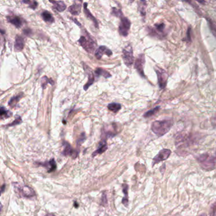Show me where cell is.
Here are the masks:
<instances>
[{"mask_svg":"<svg viewBox=\"0 0 216 216\" xmlns=\"http://www.w3.org/2000/svg\"><path fill=\"white\" fill-rule=\"evenodd\" d=\"M173 125V121L170 119L156 121L152 124V131L158 136H162L167 133Z\"/></svg>","mask_w":216,"mask_h":216,"instance_id":"cell-1","label":"cell"},{"mask_svg":"<svg viewBox=\"0 0 216 216\" xmlns=\"http://www.w3.org/2000/svg\"><path fill=\"white\" fill-rule=\"evenodd\" d=\"M197 161L201 167L207 170L214 169L215 164V157L209 153L200 155L197 157Z\"/></svg>","mask_w":216,"mask_h":216,"instance_id":"cell-2","label":"cell"},{"mask_svg":"<svg viewBox=\"0 0 216 216\" xmlns=\"http://www.w3.org/2000/svg\"><path fill=\"white\" fill-rule=\"evenodd\" d=\"M80 45L87 52L93 53L96 48V42L90 37V36H82L79 39Z\"/></svg>","mask_w":216,"mask_h":216,"instance_id":"cell-3","label":"cell"},{"mask_svg":"<svg viewBox=\"0 0 216 216\" xmlns=\"http://www.w3.org/2000/svg\"><path fill=\"white\" fill-rule=\"evenodd\" d=\"M156 74L157 75V78H158V85H159V88L162 90L165 88L167 83V80L169 78V75L167 74V72L162 69V68H160L158 67H155L154 68Z\"/></svg>","mask_w":216,"mask_h":216,"instance_id":"cell-4","label":"cell"},{"mask_svg":"<svg viewBox=\"0 0 216 216\" xmlns=\"http://www.w3.org/2000/svg\"><path fill=\"white\" fill-rule=\"evenodd\" d=\"M122 59L124 64L127 66L130 67L134 62V56L133 48L131 45L126 46L122 51Z\"/></svg>","mask_w":216,"mask_h":216,"instance_id":"cell-5","label":"cell"},{"mask_svg":"<svg viewBox=\"0 0 216 216\" xmlns=\"http://www.w3.org/2000/svg\"><path fill=\"white\" fill-rule=\"evenodd\" d=\"M131 23L127 17H122L121 20V23L119 27V32L122 36H127L130 29Z\"/></svg>","mask_w":216,"mask_h":216,"instance_id":"cell-6","label":"cell"},{"mask_svg":"<svg viewBox=\"0 0 216 216\" xmlns=\"http://www.w3.org/2000/svg\"><path fill=\"white\" fill-rule=\"evenodd\" d=\"M171 150L169 149H162L158 152L156 156L153 158L152 166L161 162L167 160L171 154Z\"/></svg>","mask_w":216,"mask_h":216,"instance_id":"cell-7","label":"cell"},{"mask_svg":"<svg viewBox=\"0 0 216 216\" xmlns=\"http://www.w3.org/2000/svg\"><path fill=\"white\" fill-rule=\"evenodd\" d=\"M145 55H144L143 54H140L135 61L134 67L138 71V74L142 77H145V73H144V65H145Z\"/></svg>","mask_w":216,"mask_h":216,"instance_id":"cell-8","label":"cell"},{"mask_svg":"<svg viewBox=\"0 0 216 216\" xmlns=\"http://www.w3.org/2000/svg\"><path fill=\"white\" fill-rule=\"evenodd\" d=\"M17 190L19 192V194L23 197L31 198L35 196L36 195L35 192L33 190V189L27 186L17 187Z\"/></svg>","mask_w":216,"mask_h":216,"instance_id":"cell-9","label":"cell"},{"mask_svg":"<svg viewBox=\"0 0 216 216\" xmlns=\"http://www.w3.org/2000/svg\"><path fill=\"white\" fill-rule=\"evenodd\" d=\"M164 29H165V24L164 23L156 24H155V27H150V34L151 35H155V36L161 37V36L164 35Z\"/></svg>","mask_w":216,"mask_h":216,"instance_id":"cell-10","label":"cell"},{"mask_svg":"<svg viewBox=\"0 0 216 216\" xmlns=\"http://www.w3.org/2000/svg\"><path fill=\"white\" fill-rule=\"evenodd\" d=\"M104 55H107V56H110L112 55V51L107 48L105 46H99L96 51H95V56L98 60H99L102 59Z\"/></svg>","mask_w":216,"mask_h":216,"instance_id":"cell-11","label":"cell"},{"mask_svg":"<svg viewBox=\"0 0 216 216\" xmlns=\"http://www.w3.org/2000/svg\"><path fill=\"white\" fill-rule=\"evenodd\" d=\"M64 149L62 152V154L64 155H65V156H73L74 155V158H76L77 156V153L73 149V148L71 147L70 145L68 143L64 142Z\"/></svg>","mask_w":216,"mask_h":216,"instance_id":"cell-12","label":"cell"},{"mask_svg":"<svg viewBox=\"0 0 216 216\" xmlns=\"http://www.w3.org/2000/svg\"><path fill=\"white\" fill-rule=\"evenodd\" d=\"M84 68H85V70L86 71V73H87V74L88 76V81L87 83H86L84 86V90L85 91H86L90 88V86H91L93 84L94 81H95V77H94V75L91 72V69L87 65L84 66Z\"/></svg>","mask_w":216,"mask_h":216,"instance_id":"cell-13","label":"cell"},{"mask_svg":"<svg viewBox=\"0 0 216 216\" xmlns=\"http://www.w3.org/2000/svg\"><path fill=\"white\" fill-rule=\"evenodd\" d=\"M25 42L24 39L22 36H17L15 38V45H14V50L16 51H22L24 47Z\"/></svg>","mask_w":216,"mask_h":216,"instance_id":"cell-14","label":"cell"},{"mask_svg":"<svg viewBox=\"0 0 216 216\" xmlns=\"http://www.w3.org/2000/svg\"><path fill=\"white\" fill-rule=\"evenodd\" d=\"M8 22L15 25L17 28H20L22 25V20L20 17L14 15V16H8L7 17Z\"/></svg>","mask_w":216,"mask_h":216,"instance_id":"cell-15","label":"cell"},{"mask_svg":"<svg viewBox=\"0 0 216 216\" xmlns=\"http://www.w3.org/2000/svg\"><path fill=\"white\" fill-rule=\"evenodd\" d=\"M107 148H108V146H107V143L105 141V140L102 141L99 143V145L98 148L95 152H93V156H95L98 154L103 153L104 152H105L107 150Z\"/></svg>","mask_w":216,"mask_h":216,"instance_id":"cell-16","label":"cell"},{"mask_svg":"<svg viewBox=\"0 0 216 216\" xmlns=\"http://www.w3.org/2000/svg\"><path fill=\"white\" fill-rule=\"evenodd\" d=\"M84 13L86 14V16L93 22L95 27H98V24L97 20L95 19V17L92 15L91 13L88 9V3H84Z\"/></svg>","mask_w":216,"mask_h":216,"instance_id":"cell-17","label":"cell"},{"mask_svg":"<svg viewBox=\"0 0 216 216\" xmlns=\"http://www.w3.org/2000/svg\"><path fill=\"white\" fill-rule=\"evenodd\" d=\"M53 5V8L58 11H64L66 9V5L62 1H50Z\"/></svg>","mask_w":216,"mask_h":216,"instance_id":"cell-18","label":"cell"},{"mask_svg":"<svg viewBox=\"0 0 216 216\" xmlns=\"http://www.w3.org/2000/svg\"><path fill=\"white\" fill-rule=\"evenodd\" d=\"M41 17L45 22L51 24L55 22V19L53 17L52 14L48 11H44L41 13Z\"/></svg>","mask_w":216,"mask_h":216,"instance_id":"cell-19","label":"cell"},{"mask_svg":"<svg viewBox=\"0 0 216 216\" xmlns=\"http://www.w3.org/2000/svg\"><path fill=\"white\" fill-rule=\"evenodd\" d=\"M81 5L77 4V3L71 5L68 8V11L71 13L72 15H79L81 12Z\"/></svg>","mask_w":216,"mask_h":216,"instance_id":"cell-20","label":"cell"},{"mask_svg":"<svg viewBox=\"0 0 216 216\" xmlns=\"http://www.w3.org/2000/svg\"><path fill=\"white\" fill-rule=\"evenodd\" d=\"M95 73L98 77H99L100 76H102L105 78H108V77H111V74L108 73V72L106 71L105 70H104L102 68H96V70H95Z\"/></svg>","mask_w":216,"mask_h":216,"instance_id":"cell-21","label":"cell"},{"mask_svg":"<svg viewBox=\"0 0 216 216\" xmlns=\"http://www.w3.org/2000/svg\"><path fill=\"white\" fill-rule=\"evenodd\" d=\"M108 108L109 110L114 113H116L121 109V105L117 103H112L108 104Z\"/></svg>","mask_w":216,"mask_h":216,"instance_id":"cell-22","label":"cell"},{"mask_svg":"<svg viewBox=\"0 0 216 216\" xmlns=\"http://www.w3.org/2000/svg\"><path fill=\"white\" fill-rule=\"evenodd\" d=\"M22 94H19L17 96H15L12 97L10 100L8 102V105L10 106H11V107H13L15 105H16V104L19 102V100L20 99V98H22Z\"/></svg>","mask_w":216,"mask_h":216,"instance_id":"cell-23","label":"cell"},{"mask_svg":"<svg viewBox=\"0 0 216 216\" xmlns=\"http://www.w3.org/2000/svg\"><path fill=\"white\" fill-rule=\"evenodd\" d=\"M146 7H147V2H144V1H141L139 2V7H138V9L139 11L141 13V16H145L146 15Z\"/></svg>","mask_w":216,"mask_h":216,"instance_id":"cell-24","label":"cell"},{"mask_svg":"<svg viewBox=\"0 0 216 216\" xmlns=\"http://www.w3.org/2000/svg\"><path fill=\"white\" fill-rule=\"evenodd\" d=\"M12 113L10 111L6 110L3 107H1V110H0V116H1L2 119H7L10 117Z\"/></svg>","mask_w":216,"mask_h":216,"instance_id":"cell-25","label":"cell"},{"mask_svg":"<svg viewBox=\"0 0 216 216\" xmlns=\"http://www.w3.org/2000/svg\"><path fill=\"white\" fill-rule=\"evenodd\" d=\"M207 22L212 33L213 34L214 37L216 38V22L209 19H207Z\"/></svg>","mask_w":216,"mask_h":216,"instance_id":"cell-26","label":"cell"},{"mask_svg":"<svg viewBox=\"0 0 216 216\" xmlns=\"http://www.w3.org/2000/svg\"><path fill=\"white\" fill-rule=\"evenodd\" d=\"M123 188V192L125 194V197L123 198L122 202L125 206H127L128 205V195H127V190H128V186L127 184H123L122 186Z\"/></svg>","mask_w":216,"mask_h":216,"instance_id":"cell-27","label":"cell"},{"mask_svg":"<svg viewBox=\"0 0 216 216\" xmlns=\"http://www.w3.org/2000/svg\"><path fill=\"white\" fill-rule=\"evenodd\" d=\"M161 108L160 107H156L150 110H148V112H147L145 114H144V117H145V118H147V117H150L151 116H152L153 115H154L155 113H156L158 110H159V109Z\"/></svg>","mask_w":216,"mask_h":216,"instance_id":"cell-28","label":"cell"},{"mask_svg":"<svg viewBox=\"0 0 216 216\" xmlns=\"http://www.w3.org/2000/svg\"><path fill=\"white\" fill-rule=\"evenodd\" d=\"M48 83L51 84V85H53V84H54L52 79H49L46 76H44L43 77H42V79H41V86L43 89L45 88L46 86L47 85Z\"/></svg>","mask_w":216,"mask_h":216,"instance_id":"cell-29","label":"cell"},{"mask_svg":"<svg viewBox=\"0 0 216 216\" xmlns=\"http://www.w3.org/2000/svg\"><path fill=\"white\" fill-rule=\"evenodd\" d=\"M112 14L114 16H116L117 17H120L121 19L124 17L123 16V13L122 12V11L121 10L117 9V8L113 7L112 8Z\"/></svg>","mask_w":216,"mask_h":216,"instance_id":"cell-30","label":"cell"},{"mask_svg":"<svg viewBox=\"0 0 216 216\" xmlns=\"http://www.w3.org/2000/svg\"><path fill=\"white\" fill-rule=\"evenodd\" d=\"M22 3L29 4V7L33 10H35L37 7V2L36 1H22Z\"/></svg>","mask_w":216,"mask_h":216,"instance_id":"cell-31","label":"cell"},{"mask_svg":"<svg viewBox=\"0 0 216 216\" xmlns=\"http://www.w3.org/2000/svg\"><path fill=\"white\" fill-rule=\"evenodd\" d=\"M48 165L50 167V170H48L49 172H52V171L56 169V162H55V161H54V159H51V160L48 163Z\"/></svg>","mask_w":216,"mask_h":216,"instance_id":"cell-32","label":"cell"},{"mask_svg":"<svg viewBox=\"0 0 216 216\" xmlns=\"http://www.w3.org/2000/svg\"><path fill=\"white\" fill-rule=\"evenodd\" d=\"M21 122H22V119H21V117H19V116H18V117H17L15 121H14L11 124H10L8 125V126H15V125H18V124H20Z\"/></svg>","mask_w":216,"mask_h":216,"instance_id":"cell-33","label":"cell"},{"mask_svg":"<svg viewBox=\"0 0 216 216\" xmlns=\"http://www.w3.org/2000/svg\"><path fill=\"white\" fill-rule=\"evenodd\" d=\"M23 33L27 36H31L33 34L32 30L30 29H24Z\"/></svg>","mask_w":216,"mask_h":216,"instance_id":"cell-34","label":"cell"},{"mask_svg":"<svg viewBox=\"0 0 216 216\" xmlns=\"http://www.w3.org/2000/svg\"><path fill=\"white\" fill-rule=\"evenodd\" d=\"M86 139V136L84 135V133H82L81 138L77 140V145H79V144H81L83 143V141L85 140Z\"/></svg>","mask_w":216,"mask_h":216,"instance_id":"cell-35","label":"cell"},{"mask_svg":"<svg viewBox=\"0 0 216 216\" xmlns=\"http://www.w3.org/2000/svg\"><path fill=\"white\" fill-rule=\"evenodd\" d=\"M187 37H188V41H191V27L188 28V32H187Z\"/></svg>","mask_w":216,"mask_h":216,"instance_id":"cell-36","label":"cell"},{"mask_svg":"<svg viewBox=\"0 0 216 216\" xmlns=\"http://www.w3.org/2000/svg\"><path fill=\"white\" fill-rule=\"evenodd\" d=\"M102 204L103 205H105L107 203V196L106 195L104 194L103 196H102Z\"/></svg>","mask_w":216,"mask_h":216,"instance_id":"cell-37","label":"cell"},{"mask_svg":"<svg viewBox=\"0 0 216 216\" xmlns=\"http://www.w3.org/2000/svg\"><path fill=\"white\" fill-rule=\"evenodd\" d=\"M210 214V216H216V206H214L212 208V212Z\"/></svg>","mask_w":216,"mask_h":216,"instance_id":"cell-38","label":"cell"},{"mask_svg":"<svg viewBox=\"0 0 216 216\" xmlns=\"http://www.w3.org/2000/svg\"><path fill=\"white\" fill-rule=\"evenodd\" d=\"M5 188V184H3V185L2 186V193L4 192Z\"/></svg>","mask_w":216,"mask_h":216,"instance_id":"cell-39","label":"cell"},{"mask_svg":"<svg viewBox=\"0 0 216 216\" xmlns=\"http://www.w3.org/2000/svg\"><path fill=\"white\" fill-rule=\"evenodd\" d=\"M45 216H55V215H54L53 214H48L46 215Z\"/></svg>","mask_w":216,"mask_h":216,"instance_id":"cell-40","label":"cell"},{"mask_svg":"<svg viewBox=\"0 0 216 216\" xmlns=\"http://www.w3.org/2000/svg\"><path fill=\"white\" fill-rule=\"evenodd\" d=\"M199 216H207L206 214H200Z\"/></svg>","mask_w":216,"mask_h":216,"instance_id":"cell-41","label":"cell"}]
</instances>
